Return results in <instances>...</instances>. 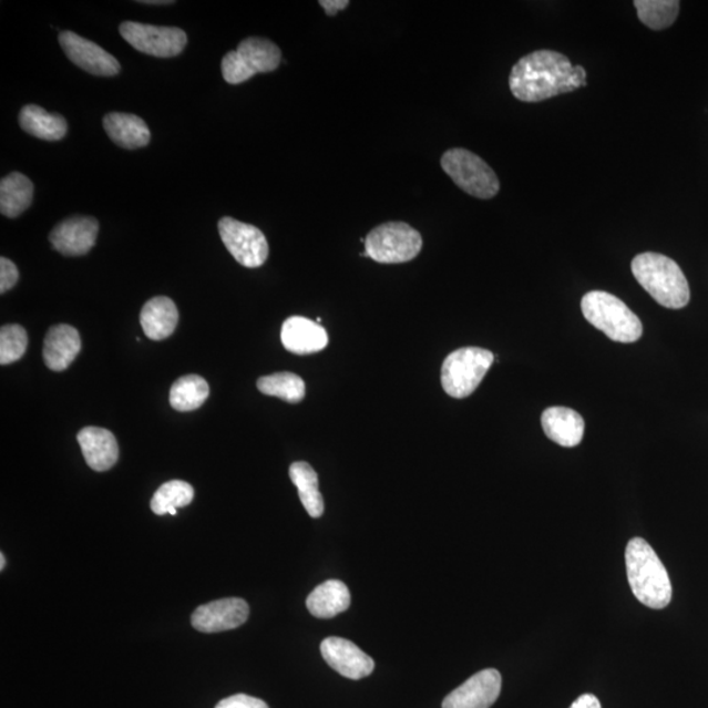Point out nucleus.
I'll use <instances>...</instances> for the list:
<instances>
[{
	"instance_id": "7c9ffc66",
	"label": "nucleus",
	"mask_w": 708,
	"mask_h": 708,
	"mask_svg": "<svg viewBox=\"0 0 708 708\" xmlns=\"http://www.w3.org/2000/svg\"><path fill=\"white\" fill-rule=\"evenodd\" d=\"M18 281V267L10 259L2 257V259H0V293L4 295V293L11 290Z\"/></svg>"
},
{
	"instance_id": "5701e85b",
	"label": "nucleus",
	"mask_w": 708,
	"mask_h": 708,
	"mask_svg": "<svg viewBox=\"0 0 708 708\" xmlns=\"http://www.w3.org/2000/svg\"><path fill=\"white\" fill-rule=\"evenodd\" d=\"M21 129L33 137L44 141H60L68 133V123L61 114L49 113L39 105H25L19 114Z\"/></svg>"
},
{
	"instance_id": "4468645a",
	"label": "nucleus",
	"mask_w": 708,
	"mask_h": 708,
	"mask_svg": "<svg viewBox=\"0 0 708 708\" xmlns=\"http://www.w3.org/2000/svg\"><path fill=\"white\" fill-rule=\"evenodd\" d=\"M321 656L339 675L349 679H361L373 674L376 664L355 643L338 636L321 642Z\"/></svg>"
},
{
	"instance_id": "b1692460",
	"label": "nucleus",
	"mask_w": 708,
	"mask_h": 708,
	"mask_svg": "<svg viewBox=\"0 0 708 708\" xmlns=\"http://www.w3.org/2000/svg\"><path fill=\"white\" fill-rule=\"evenodd\" d=\"M34 187L30 178L20 173H12L0 183V212L9 218H18L33 199Z\"/></svg>"
},
{
	"instance_id": "c9c22d12",
	"label": "nucleus",
	"mask_w": 708,
	"mask_h": 708,
	"mask_svg": "<svg viewBox=\"0 0 708 708\" xmlns=\"http://www.w3.org/2000/svg\"><path fill=\"white\" fill-rule=\"evenodd\" d=\"M4 567H6V556H4V554L2 553V554H0V570H2V571H3V570H4Z\"/></svg>"
},
{
	"instance_id": "20e7f679",
	"label": "nucleus",
	"mask_w": 708,
	"mask_h": 708,
	"mask_svg": "<svg viewBox=\"0 0 708 708\" xmlns=\"http://www.w3.org/2000/svg\"><path fill=\"white\" fill-rule=\"evenodd\" d=\"M584 318L613 341L635 342L642 338L643 326L628 306L610 293L595 290L582 300Z\"/></svg>"
},
{
	"instance_id": "393cba45",
	"label": "nucleus",
	"mask_w": 708,
	"mask_h": 708,
	"mask_svg": "<svg viewBox=\"0 0 708 708\" xmlns=\"http://www.w3.org/2000/svg\"><path fill=\"white\" fill-rule=\"evenodd\" d=\"M293 484L298 490L300 503L312 519H319L325 513L324 496L319 491L318 474L306 462H295L289 469Z\"/></svg>"
},
{
	"instance_id": "aec40b11",
	"label": "nucleus",
	"mask_w": 708,
	"mask_h": 708,
	"mask_svg": "<svg viewBox=\"0 0 708 708\" xmlns=\"http://www.w3.org/2000/svg\"><path fill=\"white\" fill-rule=\"evenodd\" d=\"M103 125L110 138L123 148L145 147L152 138L145 121L135 114L120 112L106 114Z\"/></svg>"
},
{
	"instance_id": "4be33fe9",
	"label": "nucleus",
	"mask_w": 708,
	"mask_h": 708,
	"mask_svg": "<svg viewBox=\"0 0 708 708\" xmlns=\"http://www.w3.org/2000/svg\"><path fill=\"white\" fill-rule=\"evenodd\" d=\"M350 593L340 581H328L315 588L306 599L307 610L314 617L328 619L348 610Z\"/></svg>"
},
{
	"instance_id": "a878e982",
	"label": "nucleus",
	"mask_w": 708,
	"mask_h": 708,
	"mask_svg": "<svg viewBox=\"0 0 708 708\" xmlns=\"http://www.w3.org/2000/svg\"><path fill=\"white\" fill-rule=\"evenodd\" d=\"M209 384L203 377L189 374L178 378L170 392V403L178 412L198 410L209 398Z\"/></svg>"
},
{
	"instance_id": "7ed1b4c3",
	"label": "nucleus",
	"mask_w": 708,
	"mask_h": 708,
	"mask_svg": "<svg viewBox=\"0 0 708 708\" xmlns=\"http://www.w3.org/2000/svg\"><path fill=\"white\" fill-rule=\"evenodd\" d=\"M633 275L657 304L667 309H683L690 300L689 283L684 271L669 257L646 253L632 263Z\"/></svg>"
},
{
	"instance_id": "2f4dec72",
	"label": "nucleus",
	"mask_w": 708,
	"mask_h": 708,
	"mask_svg": "<svg viewBox=\"0 0 708 708\" xmlns=\"http://www.w3.org/2000/svg\"><path fill=\"white\" fill-rule=\"evenodd\" d=\"M216 708H269L264 700L246 694H236V696L222 699Z\"/></svg>"
},
{
	"instance_id": "ddd939ff",
	"label": "nucleus",
	"mask_w": 708,
	"mask_h": 708,
	"mask_svg": "<svg viewBox=\"0 0 708 708\" xmlns=\"http://www.w3.org/2000/svg\"><path fill=\"white\" fill-rule=\"evenodd\" d=\"M502 675L496 669H484L450 692L442 708H490L502 692Z\"/></svg>"
},
{
	"instance_id": "c756f323",
	"label": "nucleus",
	"mask_w": 708,
	"mask_h": 708,
	"mask_svg": "<svg viewBox=\"0 0 708 708\" xmlns=\"http://www.w3.org/2000/svg\"><path fill=\"white\" fill-rule=\"evenodd\" d=\"M28 335L19 325H7L0 330V365L17 362L24 356Z\"/></svg>"
},
{
	"instance_id": "6ab92c4d",
	"label": "nucleus",
	"mask_w": 708,
	"mask_h": 708,
	"mask_svg": "<svg viewBox=\"0 0 708 708\" xmlns=\"http://www.w3.org/2000/svg\"><path fill=\"white\" fill-rule=\"evenodd\" d=\"M82 349L81 336L74 327L59 325L50 328L44 342V360L50 370L63 371L74 362Z\"/></svg>"
},
{
	"instance_id": "9b49d317",
	"label": "nucleus",
	"mask_w": 708,
	"mask_h": 708,
	"mask_svg": "<svg viewBox=\"0 0 708 708\" xmlns=\"http://www.w3.org/2000/svg\"><path fill=\"white\" fill-rule=\"evenodd\" d=\"M248 615L249 606L245 599H217L197 607L192 614V626L205 634L228 632L245 625Z\"/></svg>"
},
{
	"instance_id": "dca6fc26",
	"label": "nucleus",
	"mask_w": 708,
	"mask_h": 708,
	"mask_svg": "<svg viewBox=\"0 0 708 708\" xmlns=\"http://www.w3.org/2000/svg\"><path fill=\"white\" fill-rule=\"evenodd\" d=\"M85 463L99 472L111 470L119 461V443L109 429L85 427L78 433Z\"/></svg>"
},
{
	"instance_id": "c85d7f7f",
	"label": "nucleus",
	"mask_w": 708,
	"mask_h": 708,
	"mask_svg": "<svg viewBox=\"0 0 708 708\" xmlns=\"http://www.w3.org/2000/svg\"><path fill=\"white\" fill-rule=\"evenodd\" d=\"M634 6L642 23L654 31L667 30L679 12L677 0H635Z\"/></svg>"
},
{
	"instance_id": "1a4fd4ad",
	"label": "nucleus",
	"mask_w": 708,
	"mask_h": 708,
	"mask_svg": "<svg viewBox=\"0 0 708 708\" xmlns=\"http://www.w3.org/2000/svg\"><path fill=\"white\" fill-rule=\"evenodd\" d=\"M222 242L240 266L259 268L267 261L269 246L266 235L253 225L243 224L232 217H224L218 222Z\"/></svg>"
},
{
	"instance_id": "0eeeda50",
	"label": "nucleus",
	"mask_w": 708,
	"mask_h": 708,
	"mask_svg": "<svg viewBox=\"0 0 708 708\" xmlns=\"http://www.w3.org/2000/svg\"><path fill=\"white\" fill-rule=\"evenodd\" d=\"M441 167L468 195L490 199L500 191L499 177L481 156L466 148H450L441 157Z\"/></svg>"
},
{
	"instance_id": "cd10ccee",
	"label": "nucleus",
	"mask_w": 708,
	"mask_h": 708,
	"mask_svg": "<svg viewBox=\"0 0 708 708\" xmlns=\"http://www.w3.org/2000/svg\"><path fill=\"white\" fill-rule=\"evenodd\" d=\"M193 499H195V490L189 483L171 481L157 489L150 506L157 516H164L167 513L176 516L177 507L189 505Z\"/></svg>"
},
{
	"instance_id": "412c9836",
	"label": "nucleus",
	"mask_w": 708,
	"mask_h": 708,
	"mask_svg": "<svg viewBox=\"0 0 708 708\" xmlns=\"http://www.w3.org/2000/svg\"><path fill=\"white\" fill-rule=\"evenodd\" d=\"M177 307L173 299L155 297L147 300L141 311V326L148 339L161 341L170 338L176 330Z\"/></svg>"
},
{
	"instance_id": "f3484780",
	"label": "nucleus",
	"mask_w": 708,
	"mask_h": 708,
	"mask_svg": "<svg viewBox=\"0 0 708 708\" xmlns=\"http://www.w3.org/2000/svg\"><path fill=\"white\" fill-rule=\"evenodd\" d=\"M281 341L285 349L291 353L311 355L327 347L328 335L317 321L291 317L284 321Z\"/></svg>"
},
{
	"instance_id": "6e6552de",
	"label": "nucleus",
	"mask_w": 708,
	"mask_h": 708,
	"mask_svg": "<svg viewBox=\"0 0 708 708\" xmlns=\"http://www.w3.org/2000/svg\"><path fill=\"white\" fill-rule=\"evenodd\" d=\"M281 59V50L275 42L248 38L224 57L222 75L228 84L245 83L256 74L271 73L280 66Z\"/></svg>"
},
{
	"instance_id": "423d86ee",
	"label": "nucleus",
	"mask_w": 708,
	"mask_h": 708,
	"mask_svg": "<svg viewBox=\"0 0 708 708\" xmlns=\"http://www.w3.org/2000/svg\"><path fill=\"white\" fill-rule=\"evenodd\" d=\"M365 253L381 264L409 263L423 248L421 234L406 222H388L373 228L365 238Z\"/></svg>"
},
{
	"instance_id": "f704fd0d",
	"label": "nucleus",
	"mask_w": 708,
	"mask_h": 708,
	"mask_svg": "<svg viewBox=\"0 0 708 708\" xmlns=\"http://www.w3.org/2000/svg\"><path fill=\"white\" fill-rule=\"evenodd\" d=\"M141 4H150V6H166V4H173L175 2H166V0H148V2H138Z\"/></svg>"
},
{
	"instance_id": "f257e3e1",
	"label": "nucleus",
	"mask_w": 708,
	"mask_h": 708,
	"mask_svg": "<svg viewBox=\"0 0 708 708\" xmlns=\"http://www.w3.org/2000/svg\"><path fill=\"white\" fill-rule=\"evenodd\" d=\"M585 85V69L572 66L566 55L554 50H536L522 57L510 75L513 96L524 103H540Z\"/></svg>"
},
{
	"instance_id": "473e14b6",
	"label": "nucleus",
	"mask_w": 708,
	"mask_h": 708,
	"mask_svg": "<svg viewBox=\"0 0 708 708\" xmlns=\"http://www.w3.org/2000/svg\"><path fill=\"white\" fill-rule=\"evenodd\" d=\"M319 4L324 9L328 17H335L336 13L348 9V0H320Z\"/></svg>"
},
{
	"instance_id": "72a5a7b5",
	"label": "nucleus",
	"mask_w": 708,
	"mask_h": 708,
	"mask_svg": "<svg viewBox=\"0 0 708 708\" xmlns=\"http://www.w3.org/2000/svg\"><path fill=\"white\" fill-rule=\"evenodd\" d=\"M570 708H603L601 707L599 700L593 694H583L582 697H578L574 704Z\"/></svg>"
},
{
	"instance_id": "a211bd4d",
	"label": "nucleus",
	"mask_w": 708,
	"mask_h": 708,
	"mask_svg": "<svg viewBox=\"0 0 708 708\" xmlns=\"http://www.w3.org/2000/svg\"><path fill=\"white\" fill-rule=\"evenodd\" d=\"M542 428L557 445L575 448L584 438L585 423L581 413L567 407H550L542 413Z\"/></svg>"
},
{
	"instance_id": "bb28decb",
	"label": "nucleus",
	"mask_w": 708,
	"mask_h": 708,
	"mask_svg": "<svg viewBox=\"0 0 708 708\" xmlns=\"http://www.w3.org/2000/svg\"><path fill=\"white\" fill-rule=\"evenodd\" d=\"M257 389L264 396L280 398L291 404L302 402L306 396L304 379L288 371L259 378Z\"/></svg>"
},
{
	"instance_id": "39448f33",
	"label": "nucleus",
	"mask_w": 708,
	"mask_h": 708,
	"mask_svg": "<svg viewBox=\"0 0 708 708\" xmlns=\"http://www.w3.org/2000/svg\"><path fill=\"white\" fill-rule=\"evenodd\" d=\"M495 356L488 349L469 347L454 350L442 363L441 383L448 396L463 399L482 383Z\"/></svg>"
},
{
	"instance_id": "9d476101",
	"label": "nucleus",
	"mask_w": 708,
	"mask_h": 708,
	"mask_svg": "<svg viewBox=\"0 0 708 708\" xmlns=\"http://www.w3.org/2000/svg\"><path fill=\"white\" fill-rule=\"evenodd\" d=\"M120 33L138 52L171 59L181 54L187 47V33L176 27H156L134 21H125L120 25Z\"/></svg>"
},
{
	"instance_id": "f03ea898",
	"label": "nucleus",
	"mask_w": 708,
	"mask_h": 708,
	"mask_svg": "<svg viewBox=\"0 0 708 708\" xmlns=\"http://www.w3.org/2000/svg\"><path fill=\"white\" fill-rule=\"evenodd\" d=\"M628 584L636 599L650 609H664L670 604L671 583L667 568L653 546L643 538H633L626 547Z\"/></svg>"
},
{
	"instance_id": "2eb2a0df",
	"label": "nucleus",
	"mask_w": 708,
	"mask_h": 708,
	"mask_svg": "<svg viewBox=\"0 0 708 708\" xmlns=\"http://www.w3.org/2000/svg\"><path fill=\"white\" fill-rule=\"evenodd\" d=\"M99 222L92 217L76 216L64 219L49 235L55 252L64 256H83L95 246Z\"/></svg>"
},
{
	"instance_id": "f8f14e48",
	"label": "nucleus",
	"mask_w": 708,
	"mask_h": 708,
	"mask_svg": "<svg viewBox=\"0 0 708 708\" xmlns=\"http://www.w3.org/2000/svg\"><path fill=\"white\" fill-rule=\"evenodd\" d=\"M59 40L69 60L88 73L99 76H113L120 73L119 61L95 42L70 31L62 32Z\"/></svg>"
}]
</instances>
